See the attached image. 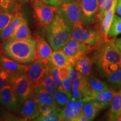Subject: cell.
<instances>
[{"instance_id":"1","label":"cell","mask_w":121,"mask_h":121,"mask_svg":"<svg viewBox=\"0 0 121 121\" xmlns=\"http://www.w3.org/2000/svg\"><path fill=\"white\" fill-rule=\"evenodd\" d=\"M73 26L58 11L47 27V38L54 51L62 49L71 38Z\"/></svg>"},{"instance_id":"2","label":"cell","mask_w":121,"mask_h":121,"mask_svg":"<svg viewBox=\"0 0 121 121\" xmlns=\"http://www.w3.org/2000/svg\"><path fill=\"white\" fill-rule=\"evenodd\" d=\"M1 45L2 53L22 64H28L34 60L35 42L31 39H10Z\"/></svg>"},{"instance_id":"3","label":"cell","mask_w":121,"mask_h":121,"mask_svg":"<svg viewBox=\"0 0 121 121\" xmlns=\"http://www.w3.org/2000/svg\"><path fill=\"white\" fill-rule=\"evenodd\" d=\"M115 38H109L96 50L95 60L104 75L121 66V52L115 44Z\"/></svg>"},{"instance_id":"4","label":"cell","mask_w":121,"mask_h":121,"mask_svg":"<svg viewBox=\"0 0 121 121\" xmlns=\"http://www.w3.org/2000/svg\"><path fill=\"white\" fill-rule=\"evenodd\" d=\"M71 39L82 42L96 50L109 39H107L101 29L97 26L90 28L82 26L73 29Z\"/></svg>"},{"instance_id":"5","label":"cell","mask_w":121,"mask_h":121,"mask_svg":"<svg viewBox=\"0 0 121 121\" xmlns=\"http://www.w3.org/2000/svg\"><path fill=\"white\" fill-rule=\"evenodd\" d=\"M9 84L11 85L22 103L32 96V85L25 71L10 73Z\"/></svg>"},{"instance_id":"6","label":"cell","mask_w":121,"mask_h":121,"mask_svg":"<svg viewBox=\"0 0 121 121\" xmlns=\"http://www.w3.org/2000/svg\"><path fill=\"white\" fill-rule=\"evenodd\" d=\"M58 11L69 20L73 28L85 26L80 0H65L58 6Z\"/></svg>"},{"instance_id":"7","label":"cell","mask_w":121,"mask_h":121,"mask_svg":"<svg viewBox=\"0 0 121 121\" xmlns=\"http://www.w3.org/2000/svg\"><path fill=\"white\" fill-rule=\"evenodd\" d=\"M29 2L38 24L47 28L53 19L56 13L58 11V7L49 5L40 0H30Z\"/></svg>"},{"instance_id":"8","label":"cell","mask_w":121,"mask_h":121,"mask_svg":"<svg viewBox=\"0 0 121 121\" xmlns=\"http://www.w3.org/2000/svg\"><path fill=\"white\" fill-rule=\"evenodd\" d=\"M50 65L38 60H33L29 65H27L25 71L32 85L34 90L40 85L43 78L49 71Z\"/></svg>"},{"instance_id":"9","label":"cell","mask_w":121,"mask_h":121,"mask_svg":"<svg viewBox=\"0 0 121 121\" xmlns=\"http://www.w3.org/2000/svg\"><path fill=\"white\" fill-rule=\"evenodd\" d=\"M61 49L71 60L72 66L80 57L94 51L90 45L74 39H70Z\"/></svg>"},{"instance_id":"10","label":"cell","mask_w":121,"mask_h":121,"mask_svg":"<svg viewBox=\"0 0 121 121\" xmlns=\"http://www.w3.org/2000/svg\"><path fill=\"white\" fill-rule=\"evenodd\" d=\"M22 103L10 84L0 90V105L10 112H16L20 110Z\"/></svg>"},{"instance_id":"11","label":"cell","mask_w":121,"mask_h":121,"mask_svg":"<svg viewBox=\"0 0 121 121\" xmlns=\"http://www.w3.org/2000/svg\"><path fill=\"white\" fill-rule=\"evenodd\" d=\"M99 1L100 0H80L85 26H89L96 22L99 9Z\"/></svg>"},{"instance_id":"12","label":"cell","mask_w":121,"mask_h":121,"mask_svg":"<svg viewBox=\"0 0 121 121\" xmlns=\"http://www.w3.org/2000/svg\"><path fill=\"white\" fill-rule=\"evenodd\" d=\"M35 54L34 60L48 63L52 53L51 45L42 38H38L35 40Z\"/></svg>"},{"instance_id":"13","label":"cell","mask_w":121,"mask_h":121,"mask_svg":"<svg viewBox=\"0 0 121 121\" xmlns=\"http://www.w3.org/2000/svg\"><path fill=\"white\" fill-rule=\"evenodd\" d=\"M108 107L96 99H87L82 107V111L87 121H93L102 110Z\"/></svg>"},{"instance_id":"14","label":"cell","mask_w":121,"mask_h":121,"mask_svg":"<svg viewBox=\"0 0 121 121\" xmlns=\"http://www.w3.org/2000/svg\"><path fill=\"white\" fill-rule=\"evenodd\" d=\"M32 96L38 105H43L56 107L59 106L54 99V96L50 94L41 85H39L33 90Z\"/></svg>"},{"instance_id":"15","label":"cell","mask_w":121,"mask_h":121,"mask_svg":"<svg viewBox=\"0 0 121 121\" xmlns=\"http://www.w3.org/2000/svg\"><path fill=\"white\" fill-rule=\"evenodd\" d=\"M24 19L25 18L20 11L15 13L8 25L0 32V40L1 42H4L8 40Z\"/></svg>"},{"instance_id":"16","label":"cell","mask_w":121,"mask_h":121,"mask_svg":"<svg viewBox=\"0 0 121 121\" xmlns=\"http://www.w3.org/2000/svg\"><path fill=\"white\" fill-rule=\"evenodd\" d=\"M20 113L22 117L25 120H34L40 115L38 105L32 96L22 103L21 106Z\"/></svg>"},{"instance_id":"17","label":"cell","mask_w":121,"mask_h":121,"mask_svg":"<svg viewBox=\"0 0 121 121\" xmlns=\"http://www.w3.org/2000/svg\"><path fill=\"white\" fill-rule=\"evenodd\" d=\"M0 65L9 73L25 71L27 65L19 63L4 54L0 48Z\"/></svg>"},{"instance_id":"18","label":"cell","mask_w":121,"mask_h":121,"mask_svg":"<svg viewBox=\"0 0 121 121\" xmlns=\"http://www.w3.org/2000/svg\"><path fill=\"white\" fill-rule=\"evenodd\" d=\"M49 64L52 67L58 68L72 66L71 60L64 53L61 49L56 50L52 52Z\"/></svg>"},{"instance_id":"19","label":"cell","mask_w":121,"mask_h":121,"mask_svg":"<svg viewBox=\"0 0 121 121\" xmlns=\"http://www.w3.org/2000/svg\"><path fill=\"white\" fill-rule=\"evenodd\" d=\"M93 61L87 55L83 56L75 62L73 67L85 78H89L91 75Z\"/></svg>"},{"instance_id":"20","label":"cell","mask_w":121,"mask_h":121,"mask_svg":"<svg viewBox=\"0 0 121 121\" xmlns=\"http://www.w3.org/2000/svg\"><path fill=\"white\" fill-rule=\"evenodd\" d=\"M121 115V88L116 92L111 103L108 113V120L116 121Z\"/></svg>"},{"instance_id":"21","label":"cell","mask_w":121,"mask_h":121,"mask_svg":"<svg viewBox=\"0 0 121 121\" xmlns=\"http://www.w3.org/2000/svg\"><path fill=\"white\" fill-rule=\"evenodd\" d=\"M117 1L118 0H115L112 8L106 13L100 25V28L107 39H109L108 38V34L109 33L112 23L113 17H114L115 12L116 10Z\"/></svg>"},{"instance_id":"22","label":"cell","mask_w":121,"mask_h":121,"mask_svg":"<svg viewBox=\"0 0 121 121\" xmlns=\"http://www.w3.org/2000/svg\"><path fill=\"white\" fill-rule=\"evenodd\" d=\"M116 91L112 89L102 91L100 92H93L89 99H96L105 104L107 107L110 106Z\"/></svg>"},{"instance_id":"23","label":"cell","mask_w":121,"mask_h":121,"mask_svg":"<svg viewBox=\"0 0 121 121\" xmlns=\"http://www.w3.org/2000/svg\"><path fill=\"white\" fill-rule=\"evenodd\" d=\"M10 39H31V32L26 19H24L9 40Z\"/></svg>"},{"instance_id":"24","label":"cell","mask_w":121,"mask_h":121,"mask_svg":"<svg viewBox=\"0 0 121 121\" xmlns=\"http://www.w3.org/2000/svg\"><path fill=\"white\" fill-rule=\"evenodd\" d=\"M20 4L17 0H0V12L15 14L20 11Z\"/></svg>"},{"instance_id":"25","label":"cell","mask_w":121,"mask_h":121,"mask_svg":"<svg viewBox=\"0 0 121 121\" xmlns=\"http://www.w3.org/2000/svg\"><path fill=\"white\" fill-rule=\"evenodd\" d=\"M87 78L89 85L94 92H100L109 89L107 84L94 76H90Z\"/></svg>"},{"instance_id":"26","label":"cell","mask_w":121,"mask_h":121,"mask_svg":"<svg viewBox=\"0 0 121 121\" xmlns=\"http://www.w3.org/2000/svg\"><path fill=\"white\" fill-rule=\"evenodd\" d=\"M107 81L113 86L120 89L121 88V66L116 70L105 75Z\"/></svg>"},{"instance_id":"27","label":"cell","mask_w":121,"mask_h":121,"mask_svg":"<svg viewBox=\"0 0 121 121\" xmlns=\"http://www.w3.org/2000/svg\"><path fill=\"white\" fill-rule=\"evenodd\" d=\"M40 85L42 86L50 94L54 95L56 90H57V87L55 84H54L53 78L52 75V73H51V66H50V69L49 72L47 74L45 78H43Z\"/></svg>"},{"instance_id":"28","label":"cell","mask_w":121,"mask_h":121,"mask_svg":"<svg viewBox=\"0 0 121 121\" xmlns=\"http://www.w3.org/2000/svg\"><path fill=\"white\" fill-rule=\"evenodd\" d=\"M120 34H121V17L114 15L108 34V38H116L118 35Z\"/></svg>"},{"instance_id":"29","label":"cell","mask_w":121,"mask_h":121,"mask_svg":"<svg viewBox=\"0 0 121 121\" xmlns=\"http://www.w3.org/2000/svg\"><path fill=\"white\" fill-rule=\"evenodd\" d=\"M114 1L115 0H105L103 7L98 13L97 16H96V22H98V25L96 26L100 28V23L102 22L104 16L106 15V13H108L109 10L112 8Z\"/></svg>"},{"instance_id":"30","label":"cell","mask_w":121,"mask_h":121,"mask_svg":"<svg viewBox=\"0 0 121 121\" xmlns=\"http://www.w3.org/2000/svg\"><path fill=\"white\" fill-rule=\"evenodd\" d=\"M75 99L71 98L66 105L63 107L61 112L63 121H72L73 119L72 114V108H73V102Z\"/></svg>"},{"instance_id":"31","label":"cell","mask_w":121,"mask_h":121,"mask_svg":"<svg viewBox=\"0 0 121 121\" xmlns=\"http://www.w3.org/2000/svg\"><path fill=\"white\" fill-rule=\"evenodd\" d=\"M53 96L57 104L61 108H63L67 104L69 99H70L64 92L58 89L56 90Z\"/></svg>"},{"instance_id":"32","label":"cell","mask_w":121,"mask_h":121,"mask_svg":"<svg viewBox=\"0 0 121 121\" xmlns=\"http://www.w3.org/2000/svg\"><path fill=\"white\" fill-rule=\"evenodd\" d=\"M50 66H51V73H52L53 78L54 84L56 86L57 89L63 91L62 80H61L60 76V69L58 67H52L51 65H50Z\"/></svg>"},{"instance_id":"33","label":"cell","mask_w":121,"mask_h":121,"mask_svg":"<svg viewBox=\"0 0 121 121\" xmlns=\"http://www.w3.org/2000/svg\"><path fill=\"white\" fill-rule=\"evenodd\" d=\"M87 98H82L81 99H78L74 100L72 108V114H73V119L74 118L78 116L82 112V107L85 103L86 101Z\"/></svg>"},{"instance_id":"34","label":"cell","mask_w":121,"mask_h":121,"mask_svg":"<svg viewBox=\"0 0 121 121\" xmlns=\"http://www.w3.org/2000/svg\"><path fill=\"white\" fill-rule=\"evenodd\" d=\"M13 15V13L0 12V32L8 25Z\"/></svg>"},{"instance_id":"35","label":"cell","mask_w":121,"mask_h":121,"mask_svg":"<svg viewBox=\"0 0 121 121\" xmlns=\"http://www.w3.org/2000/svg\"><path fill=\"white\" fill-rule=\"evenodd\" d=\"M34 121H63V117L61 113L54 114L48 116H42L39 115L37 118L34 119Z\"/></svg>"},{"instance_id":"36","label":"cell","mask_w":121,"mask_h":121,"mask_svg":"<svg viewBox=\"0 0 121 121\" xmlns=\"http://www.w3.org/2000/svg\"><path fill=\"white\" fill-rule=\"evenodd\" d=\"M10 73L0 65V90L9 84Z\"/></svg>"},{"instance_id":"37","label":"cell","mask_w":121,"mask_h":121,"mask_svg":"<svg viewBox=\"0 0 121 121\" xmlns=\"http://www.w3.org/2000/svg\"><path fill=\"white\" fill-rule=\"evenodd\" d=\"M63 91L69 98H72V82L69 78L62 80Z\"/></svg>"},{"instance_id":"38","label":"cell","mask_w":121,"mask_h":121,"mask_svg":"<svg viewBox=\"0 0 121 121\" xmlns=\"http://www.w3.org/2000/svg\"><path fill=\"white\" fill-rule=\"evenodd\" d=\"M17 119H21L22 121H24L25 119L24 118H18L17 117H15L13 116V115L5 111L4 110H1L0 112V120L3 121H19Z\"/></svg>"},{"instance_id":"39","label":"cell","mask_w":121,"mask_h":121,"mask_svg":"<svg viewBox=\"0 0 121 121\" xmlns=\"http://www.w3.org/2000/svg\"><path fill=\"white\" fill-rule=\"evenodd\" d=\"M69 69V78L71 82L78 78H81L82 75L79 73L73 66H68Z\"/></svg>"},{"instance_id":"40","label":"cell","mask_w":121,"mask_h":121,"mask_svg":"<svg viewBox=\"0 0 121 121\" xmlns=\"http://www.w3.org/2000/svg\"><path fill=\"white\" fill-rule=\"evenodd\" d=\"M60 69V76L61 80L69 77V67H63Z\"/></svg>"},{"instance_id":"41","label":"cell","mask_w":121,"mask_h":121,"mask_svg":"<svg viewBox=\"0 0 121 121\" xmlns=\"http://www.w3.org/2000/svg\"><path fill=\"white\" fill-rule=\"evenodd\" d=\"M40 1L49 5L58 7L65 0H40Z\"/></svg>"},{"instance_id":"42","label":"cell","mask_w":121,"mask_h":121,"mask_svg":"<svg viewBox=\"0 0 121 121\" xmlns=\"http://www.w3.org/2000/svg\"><path fill=\"white\" fill-rule=\"evenodd\" d=\"M87 119L85 116V114L83 113L82 111L81 112V113L78 116L76 117L75 118L72 119V121H87Z\"/></svg>"},{"instance_id":"43","label":"cell","mask_w":121,"mask_h":121,"mask_svg":"<svg viewBox=\"0 0 121 121\" xmlns=\"http://www.w3.org/2000/svg\"><path fill=\"white\" fill-rule=\"evenodd\" d=\"M116 11H117L118 14L121 15V0H118Z\"/></svg>"},{"instance_id":"44","label":"cell","mask_w":121,"mask_h":121,"mask_svg":"<svg viewBox=\"0 0 121 121\" xmlns=\"http://www.w3.org/2000/svg\"><path fill=\"white\" fill-rule=\"evenodd\" d=\"M114 43L117 47L118 48L119 51L121 52V38L116 39H114Z\"/></svg>"},{"instance_id":"45","label":"cell","mask_w":121,"mask_h":121,"mask_svg":"<svg viewBox=\"0 0 121 121\" xmlns=\"http://www.w3.org/2000/svg\"><path fill=\"white\" fill-rule=\"evenodd\" d=\"M105 0H100L99 11V10H100L101 9H102V7H103V5H104V3H105Z\"/></svg>"},{"instance_id":"46","label":"cell","mask_w":121,"mask_h":121,"mask_svg":"<svg viewBox=\"0 0 121 121\" xmlns=\"http://www.w3.org/2000/svg\"><path fill=\"white\" fill-rule=\"evenodd\" d=\"M18 2L20 3V4H24L26 3L29 2L30 0H17Z\"/></svg>"},{"instance_id":"47","label":"cell","mask_w":121,"mask_h":121,"mask_svg":"<svg viewBox=\"0 0 121 121\" xmlns=\"http://www.w3.org/2000/svg\"><path fill=\"white\" fill-rule=\"evenodd\" d=\"M1 40H0V47H1Z\"/></svg>"}]
</instances>
